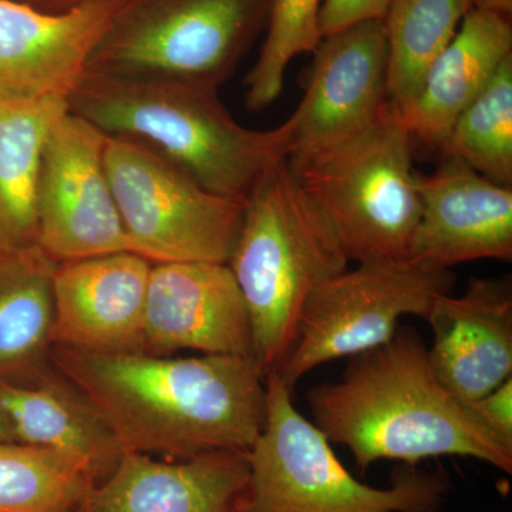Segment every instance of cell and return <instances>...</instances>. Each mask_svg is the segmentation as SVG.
Instances as JSON below:
<instances>
[{"label": "cell", "instance_id": "cell-1", "mask_svg": "<svg viewBox=\"0 0 512 512\" xmlns=\"http://www.w3.org/2000/svg\"><path fill=\"white\" fill-rule=\"evenodd\" d=\"M49 360L124 451L167 460L248 453L264 429L265 375L252 357L52 346Z\"/></svg>", "mask_w": 512, "mask_h": 512}, {"label": "cell", "instance_id": "cell-2", "mask_svg": "<svg viewBox=\"0 0 512 512\" xmlns=\"http://www.w3.org/2000/svg\"><path fill=\"white\" fill-rule=\"evenodd\" d=\"M313 424L349 448L362 473L380 460L416 466L427 458H477L512 473V454L471 419L444 389L429 349L413 329L353 356L338 382L308 392Z\"/></svg>", "mask_w": 512, "mask_h": 512}, {"label": "cell", "instance_id": "cell-3", "mask_svg": "<svg viewBox=\"0 0 512 512\" xmlns=\"http://www.w3.org/2000/svg\"><path fill=\"white\" fill-rule=\"evenodd\" d=\"M70 113L107 136L156 148L222 197L245 200L266 165L288 158V121L272 130L242 127L218 90L163 76L86 72L67 101Z\"/></svg>", "mask_w": 512, "mask_h": 512}, {"label": "cell", "instance_id": "cell-4", "mask_svg": "<svg viewBox=\"0 0 512 512\" xmlns=\"http://www.w3.org/2000/svg\"><path fill=\"white\" fill-rule=\"evenodd\" d=\"M349 256L286 158L258 175L228 266L247 305L254 360L265 377L293 345L306 299L349 268Z\"/></svg>", "mask_w": 512, "mask_h": 512}, {"label": "cell", "instance_id": "cell-5", "mask_svg": "<svg viewBox=\"0 0 512 512\" xmlns=\"http://www.w3.org/2000/svg\"><path fill=\"white\" fill-rule=\"evenodd\" d=\"M264 429L247 453V512H434L450 483L441 471L402 468L387 488L360 483L330 441L302 416L292 390L272 370L265 377Z\"/></svg>", "mask_w": 512, "mask_h": 512}, {"label": "cell", "instance_id": "cell-6", "mask_svg": "<svg viewBox=\"0 0 512 512\" xmlns=\"http://www.w3.org/2000/svg\"><path fill=\"white\" fill-rule=\"evenodd\" d=\"M413 143L399 114L387 103L379 119L356 136L288 160L350 261L409 255L421 212Z\"/></svg>", "mask_w": 512, "mask_h": 512}, {"label": "cell", "instance_id": "cell-7", "mask_svg": "<svg viewBox=\"0 0 512 512\" xmlns=\"http://www.w3.org/2000/svg\"><path fill=\"white\" fill-rule=\"evenodd\" d=\"M272 0H124L86 72L218 90L268 26Z\"/></svg>", "mask_w": 512, "mask_h": 512}, {"label": "cell", "instance_id": "cell-8", "mask_svg": "<svg viewBox=\"0 0 512 512\" xmlns=\"http://www.w3.org/2000/svg\"><path fill=\"white\" fill-rule=\"evenodd\" d=\"M104 165L131 254L151 264H228L244 200L208 191L137 138L107 136Z\"/></svg>", "mask_w": 512, "mask_h": 512}, {"label": "cell", "instance_id": "cell-9", "mask_svg": "<svg viewBox=\"0 0 512 512\" xmlns=\"http://www.w3.org/2000/svg\"><path fill=\"white\" fill-rule=\"evenodd\" d=\"M453 274L409 258L359 262L319 285L306 299L295 340L278 375L289 390L313 369L379 348L407 315L426 320Z\"/></svg>", "mask_w": 512, "mask_h": 512}, {"label": "cell", "instance_id": "cell-10", "mask_svg": "<svg viewBox=\"0 0 512 512\" xmlns=\"http://www.w3.org/2000/svg\"><path fill=\"white\" fill-rule=\"evenodd\" d=\"M107 134L69 110L43 148L37 245L56 262L128 251L104 165Z\"/></svg>", "mask_w": 512, "mask_h": 512}, {"label": "cell", "instance_id": "cell-11", "mask_svg": "<svg viewBox=\"0 0 512 512\" xmlns=\"http://www.w3.org/2000/svg\"><path fill=\"white\" fill-rule=\"evenodd\" d=\"M387 97V39L383 20L322 37L313 50L305 96L288 123L286 160L342 143L372 126Z\"/></svg>", "mask_w": 512, "mask_h": 512}, {"label": "cell", "instance_id": "cell-12", "mask_svg": "<svg viewBox=\"0 0 512 512\" xmlns=\"http://www.w3.org/2000/svg\"><path fill=\"white\" fill-rule=\"evenodd\" d=\"M124 0L46 12L0 0V101H69Z\"/></svg>", "mask_w": 512, "mask_h": 512}, {"label": "cell", "instance_id": "cell-13", "mask_svg": "<svg viewBox=\"0 0 512 512\" xmlns=\"http://www.w3.org/2000/svg\"><path fill=\"white\" fill-rule=\"evenodd\" d=\"M143 352L252 357L247 305L228 264H153Z\"/></svg>", "mask_w": 512, "mask_h": 512}, {"label": "cell", "instance_id": "cell-14", "mask_svg": "<svg viewBox=\"0 0 512 512\" xmlns=\"http://www.w3.org/2000/svg\"><path fill=\"white\" fill-rule=\"evenodd\" d=\"M153 264L131 252L57 264L50 345L92 353L143 352Z\"/></svg>", "mask_w": 512, "mask_h": 512}, {"label": "cell", "instance_id": "cell-15", "mask_svg": "<svg viewBox=\"0 0 512 512\" xmlns=\"http://www.w3.org/2000/svg\"><path fill=\"white\" fill-rule=\"evenodd\" d=\"M421 212L407 258L447 269L478 259H512V188L450 156L419 175Z\"/></svg>", "mask_w": 512, "mask_h": 512}, {"label": "cell", "instance_id": "cell-16", "mask_svg": "<svg viewBox=\"0 0 512 512\" xmlns=\"http://www.w3.org/2000/svg\"><path fill=\"white\" fill-rule=\"evenodd\" d=\"M437 379L457 402L480 399L512 377L510 278H473L461 296H437L426 318Z\"/></svg>", "mask_w": 512, "mask_h": 512}, {"label": "cell", "instance_id": "cell-17", "mask_svg": "<svg viewBox=\"0 0 512 512\" xmlns=\"http://www.w3.org/2000/svg\"><path fill=\"white\" fill-rule=\"evenodd\" d=\"M248 485L247 453L158 460L124 451L76 512H244Z\"/></svg>", "mask_w": 512, "mask_h": 512}, {"label": "cell", "instance_id": "cell-18", "mask_svg": "<svg viewBox=\"0 0 512 512\" xmlns=\"http://www.w3.org/2000/svg\"><path fill=\"white\" fill-rule=\"evenodd\" d=\"M510 57L511 18L471 9L456 36L431 64L412 103L396 110L413 141L440 151L458 116Z\"/></svg>", "mask_w": 512, "mask_h": 512}, {"label": "cell", "instance_id": "cell-19", "mask_svg": "<svg viewBox=\"0 0 512 512\" xmlns=\"http://www.w3.org/2000/svg\"><path fill=\"white\" fill-rule=\"evenodd\" d=\"M0 412L16 441L80 461L96 484L113 473L123 456L106 421L56 369L36 370L26 383L0 379Z\"/></svg>", "mask_w": 512, "mask_h": 512}, {"label": "cell", "instance_id": "cell-20", "mask_svg": "<svg viewBox=\"0 0 512 512\" xmlns=\"http://www.w3.org/2000/svg\"><path fill=\"white\" fill-rule=\"evenodd\" d=\"M66 101H0V256L37 245V190L43 148Z\"/></svg>", "mask_w": 512, "mask_h": 512}, {"label": "cell", "instance_id": "cell-21", "mask_svg": "<svg viewBox=\"0 0 512 512\" xmlns=\"http://www.w3.org/2000/svg\"><path fill=\"white\" fill-rule=\"evenodd\" d=\"M40 247L0 256V379L42 369L53 322V272Z\"/></svg>", "mask_w": 512, "mask_h": 512}, {"label": "cell", "instance_id": "cell-22", "mask_svg": "<svg viewBox=\"0 0 512 512\" xmlns=\"http://www.w3.org/2000/svg\"><path fill=\"white\" fill-rule=\"evenodd\" d=\"M473 0H392L384 18L387 39V97L406 109L424 76L456 36Z\"/></svg>", "mask_w": 512, "mask_h": 512}, {"label": "cell", "instance_id": "cell-23", "mask_svg": "<svg viewBox=\"0 0 512 512\" xmlns=\"http://www.w3.org/2000/svg\"><path fill=\"white\" fill-rule=\"evenodd\" d=\"M94 485L74 458L20 441L0 443V512H76Z\"/></svg>", "mask_w": 512, "mask_h": 512}, {"label": "cell", "instance_id": "cell-24", "mask_svg": "<svg viewBox=\"0 0 512 512\" xmlns=\"http://www.w3.org/2000/svg\"><path fill=\"white\" fill-rule=\"evenodd\" d=\"M494 183L512 185V57L463 113L440 148Z\"/></svg>", "mask_w": 512, "mask_h": 512}, {"label": "cell", "instance_id": "cell-25", "mask_svg": "<svg viewBox=\"0 0 512 512\" xmlns=\"http://www.w3.org/2000/svg\"><path fill=\"white\" fill-rule=\"evenodd\" d=\"M320 6V0H272L268 35L244 83L249 110L271 106L284 89L288 64L301 53H313L319 45Z\"/></svg>", "mask_w": 512, "mask_h": 512}, {"label": "cell", "instance_id": "cell-26", "mask_svg": "<svg viewBox=\"0 0 512 512\" xmlns=\"http://www.w3.org/2000/svg\"><path fill=\"white\" fill-rule=\"evenodd\" d=\"M464 407L498 446L512 454V377Z\"/></svg>", "mask_w": 512, "mask_h": 512}, {"label": "cell", "instance_id": "cell-27", "mask_svg": "<svg viewBox=\"0 0 512 512\" xmlns=\"http://www.w3.org/2000/svg\"><path fill=\"white\" fill-rule=\"evenodd\" d=\"M392 0H325L320 6V36H330L369 20H384Z\"/></svg>", "mask_w": 512, "mask_h": 512}, {"label": "cell", "instance_id": "cell-28", "mask_svg": "<svg viewBox=\"0 0 512 512\" xmlns=\"http://www.w3.org/2000/svg\"><path fill=\"white\" fill-rule=\"evenodd\" d=\"M19 2L28 3L33 8L46 10V12H62L93 0H19Z\"/></svg>", "mask_w": 512, "mask_h": 512}, {"label": "cell", "instance_id": "cell-29", "mask_svg": "<svg viewBox=\"0 0 512 512\" xmlns=\"http://www.w3.org/2000/svg\"><path fill=\"white\" fill-rule=\"evenodd\" d=\"M473 9L488 10L511 18L512 0H473Z\"/></svg>", "mask_w": 512, "mask_h": 512}, {"label": "cell", "instance_id": "cell-30", "mask_svg": "<svg viewBox=\"0 0 512 512\" xmlns=\"http://www.w3.org/2000/svg\"><path fill=\"white\" fill-rule=\"evenodd\" d=\"M3 441H16V439L5 414L0 412V443H3Z\"/></svg>", "mask_w": 512, "mask_h": 512}, {"label": "cell", "instance_id": "cell-31", "mask_svg": "<svg viewBox=\"0 0 512 512\" xmlns=\"http://www.w3.org/2000/svg\"><path fill=\"white\" fill-rule=\"evenodd\" d=\"M244 512H247V511H244Z\"/></svg>", "mask_w": 512, "mask_h": 512}]
</instances>
